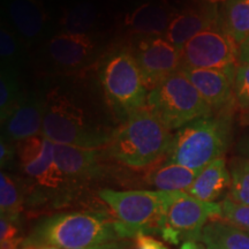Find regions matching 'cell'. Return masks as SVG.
<instances>
[{
  "mask_svg": "<svg viewBox=\"0 0 249 249\" xmlns=\"http://www.w3.org/2000/svg\"><path fill=\"white\" fill-rule=\"evenodd\" d=\"M173 134L149 110L140 108L114 130L107 155L134 170L151 167L166 157Z\"/></svg>",
  "mask_w": 249,
  "mask_h": 249,
  "instance_id": "cell-1",
  "label": "cell"
},
{
  "mask_svg": "<svg viewBox=\"0 0 249 249\" xmlns=\"http://www.w3.org/2000/svg\"><path fill=\"white\" fill-rule=\"evenodd\" d=\"M232 133L231 108L198 118L173 133L165 161L202 170L224 157Z\"/></svg>",
  "mask_w": 249,
  "mask_h": 249,
  "instance_id": "cell-2",
  "label": "cell"
},
{
  "mask_svg": "<svg viewBox=\"0 0 249 249\" xmlns=\"http://www.w3.org/2000/svg\"><path fill=\"white\" fill-rule=\"evenodd\" d=\"M114 130L97 126L73 99L58 90L45 97L42 135L54 144L103 149L110 144Z\"/></svg>",
  "mask_w": 249,
  "mask_h": 249,
  "instance_id": "cell-3",
  "label": "cell"
},
{
  "mask_svg": "<svg viewBox=\"0 0 249 249\" xmlns=\"http://www.w3.org/2000/svg\"><path fill=\"white\" fill-rule=\"evenodd\" d=\"M121 239L116 222L92 213H58L44 218L24 240L61 249H80Z\"/></svg>",
  "mask_w": 249,
  "mask_h": 249,
  "instance_id": "cell-4",
  "label": "cell"
},
{
  "mask_svg": "<svg viewBox=\"0 0 249 249\" xmlns=\"http://www.w3.org/2000/svg\"><path fill=\"white\" fill-rule=\"evenodd\" d=\"M98 196L117 217L116 226L120 238L133 239L141 233H160L163 230L169 193L103 188Z\"/></svg>",
  "mask_w": 249,
  "mask_h": 249,
  "instance_id": "cell-5",
  "label": "cell"
},
{
  "mask_svg": "<svg viewBox=\"0 0 249 249\" xmlns=\"http://www.w3.org/2000/svg\"><path fill=\"white\" fill-rule=\"evenodd\" d=\"M99 82L108 104L123 121L147 107L149 90L132 50L121 48L107 54L99 67Z\"/></svg>",
  "mask_w": 249,
  "mask_h": 249,
  "instance_id": "cell-6",
  "label": "cell"
},
{
  "mask_svg": "<svg viewBox=\"0 0 249 249\" xmlns=\"http://www.w3.org/2000/svg\"><path fill=\"white\" fill-rule=\"evenodd\" d=\"M147 107L171 132L213 113V108L181 71L149 91Z\"/></svg>",
  "mask_w": 249,
  "mask_h": 249,
  "instance_id": "cell-7",
  "label": "cell"
},
{
  "mask_svg": "<svg viewBox=\"0 0 249 249\" xmlns=\"http://www.w3.org/2000/svg\"><path fill=\"white\" fill-rule=\"evenodd\" d=\"M220 214V203L200 201L186 192L169 193L160 234L174 245L181 240L201 241L204 226L210 220L219 219Z\"/></svg>",
  "mask_w": 249,
  "mask_h": 249,
  "instance_id": "cell-8",
  "label": "cell"
},
{
  "mask_svg": "<svg viewBox=\"0 0 249 249\" xmlns=\"http://www.w3.org/2000/svg\"><path fill=\"white\" fill-rule=\"evenodd\" d=\"M181 67L219 70L235 74L239 45L224 30L222 21L193 37L181 50Z\"/></svg>",
  "mask_w": 249,
  "mask_h": 249,
  "instance_id": "cell-9",
  "label": "cell"
},
{
  "mask_svg": "<svg viewBox=\"0 0 249 249\" xmlns=\"http://www.w3.org/2000/svg\"><path fill=\"white\" fill-rule=\"evenodd\" d=\"M17 151L23 173L42 189L58 191L68 180L55 161L54 143L43 135L17 143Z\"/></svg>",
  "mask_w": 249,
  "mask_h": 249,
  "instance_id": "cell-10",
  "label": "cell"
},
{
  "mask_svg": "<svg viewBox=\"0 0 249 249\" xmlns=\"http://www.w3.org/2000/svg\"><path fill=\"white\" fill-rule=\"evenodd\" d=\"M133 53L149 91L181 68V53L165 36L140 37Z\"/></svg>",
  "mask_w": 249,
  "mask_h": 249,
  "instance_id": "cell-11",
  "label": "cell"
},
{
  "mask_svg": "<svg viewBox=\"0 0 249 249\" xmlns=\"http://www.w3.org/2000/svg\"><path fill=\"white\" fill-rule=\"evenodd\" d=\"M99 43L93 34L58 33L46 43L48 59L59 71H74L96 58Z\"/></svg>",
  "mask_w": 249,
  "mask_h": 249,
  "instance_id": "cell-12",
  "label": "cell"
},
{
  "mask_svg": "<svg viewBox=\"0 0 249 249\" xmlns=\"http://www.w3.org/2000/svg\"><path fill=\"white\" fill-rule=\"evenodd\" d=\"M180 71L201 93L208 105L213 111L231 108L235 102V74L219 70L181 67Z\"/></svg>",
  "mask_w": 249,
  "mask_h": 249,
  "instance_id": "cell-13",
  "label": "cell"
},
{
  "mask_svg": "<svg viewBox=\"0 0 249 249\" xmlns=\"http://www.w3.org/2000/svg\"><path fill=\"white\" fill-rule=\"evenodd\" d=\"M6 14L26 45L39 42L46 34L49 17L42 0H7Z\"/></svg>",
  "mask_w": 249,
  "mask_h": 249,
  "instance_id": "cell-14",
  "label": "cell"
},
{
  "mask_svg": "<svg viewBox=\"0 0 249 249\" xmlns=\"http://www.w3.org/2000/svg\"><path fill=\"white\" fill-rule=\"evenodd\" d=\"M45 97L38 92L27 93V97L12 116L1 124V136L12 143L22 142L42 135Z\"/></svg>",
  "mask_w": 249,
  "mask_h": 249,
  "instance_id": "cell-15",
  "label": "cell"
},
{
  "mask_svg": "<svg viewBox=\"0 0 249 249\" xmlns=\"http://www.w3.org/2000/svg\"><path fill=\"white\" fill-rule=\"evenodd\" d=\"M102 149L54 144V157L58 167L71 180H90L102 176Z\"/></svg>",
  "mask_w": 249,
  "mask_h": 249,
  "instance_id": "cell-16",
  "label": "cell"
},
{
  "mask_svg": "<svg viewBox=\"0 0 249 249\" xmlns=\"http://www.w3.org/2000/svg\"><path fill=\"white\" fill-rule=\"evenodd\" d=\"M219 21L220 18L213 6H208L207 8L202 9L188 8L177 12L169 24L165 38L181 52L183 46L193 37Z\"/></svg>",
  "mask_w": 249,
  "mask_h": 249,
  "instance_id": "cell-17",
  "label": "cell"
},
{
  "mask_svg": "<svg viewBox=\"0 0 249 249\" xmlns=\"http://www.w3.org/2000/svg\"><path fill=\"white\" fill-rule=\"evenodd\" d=\"M177 12L161 1H145L124 15V24L130 33L145 36H165Z\"/></svg>",
  "mask_w": 249,
  "mask_h": 249,
  "instance_id": "cell-18",
  "label": "cell"
},
{
  "mask_svg": "<svg viewBox=\"0 0 249 249\" xmlns=\"http://www.w3.org/2000/svg\"><path fill=\"white\" fill-rule=\"evenodd\" d=\"M231 186V173L224 157L211 161L196 177L191 188L186 193L197 200L216 203L223 193Z\"/></svg>",
  "mask_w": 249,
  "mask_h": 249,
  "instance_id": "cell-19",
  "label": "cell"
},
{
  "mask_svg": "<svg viewBox=\"0 0 249 249\" xmlns=\"http://www.w3.org/2000/svg\"><path fill=\"white\" fill-rule=\"evenodd\" d=\"M200 171L164 160L160 166L151 170L147 174L145 182L156 188V191L166 193L187 192Z\"/></svg>",
  "mask_w": 249,
  "mask_h": 249,
  "instance_id": "cell-20",
  "label": "cell"
},
{
  "mask_svg": "<svg viewBox=\"0 0 249 249\" xmlns=\"http://www.w3.org/2000/svg\"><path fill=\"white\" fill-rule=\"evenodd\" d=\"M201 241L220 249H249V234L224 219H213L204 226Z\"/></svg>",
  "mask_w": 249,
  "mask_h": 249,
  "instance_id": "cell-21",
  "label": "cell"
},
{
  "mask_svg": "<svg viewBox=\"0 0 249 249\" xmlns=\"http://www.w3.org/2000/svg\"><path fill=\"white\" fill-rule=\"evenodd\" d=\"M220 21L224 30L240 46L249 37V0H227Z\"/></svg>",
  "mask_w": 249,
  "mask_h": 249,
  "instance_id": "cell-22",
  "label": "cell"
},
{
  "mask_svg": "<svg viewBox=\"0 0 249 249\" xmlns=\"http://www.w3.org/2000/svg\"><path fill=\"white\" fill-rule=\"evenodd\" d=\"M99 13L92 2L80 1L65 11L60 20L61 33L91 34L97 26Z\"/></svg>",
  "mask_w": 249,
  "mask_h": 249,
  "instance_id": "cell-23",
  "label": "cell"
},
{
  "mask_svg": "<svg viewBox=\"0 0 249 249\" xmlns=\"http://www.w3.org/2000/svg\"><path fill=\"white\" fill-rule=\"evenodd\" d=\"M26 44L7 22L0 27V60L1 70L18 73L26 60Z\"/></svg>",
  "mask_w": 249,
  "mask_h": 249,
  "instance_id": "cell-24",
  "label": "cell"
},
{
  "mask_svg": "<svg viewBox=\"0 0 249 249\" xmlns=\"http://www.w3.org/2000/svg\"><path fill=\"white\" fill-rule=\"evenodd\" d=\"M23 208V188L13 176L1 171L0 173V214L18 222Z\"/></svg>",
  "mask_w": 249,
  "mask_h": 249,
  "instance_id": "cell-25",
  "label": "cell"
},
{
  "mask_svg": "<svg viewBox=\"0 0 249 249\" xmlns=\"http://www.w3.org/2000/svg\"><path fill=\"white\" fill-rule=\"evenodd\" d=\"M27 97L21 88L18 73L1 70L0 71V121L1 124L12 116Z\"/></svg>",
  "mask_w": 249,
  "mask_h": 249,
  "instance_id": "cell-26",
  "label": "cell"
},
{
  "mask_svg": "<svg viewBox=\"0 0 249 249\" xmlns=\"http://www.w3.org/2000/svg\"><path fill=\"white\" fill-rule=\"evenodd\" d=\"M231 186L227 197L238 204L249 205V160L242 156L230 161Z\"/></svg>",
  "mask_w": 249,
  "mask_h": 249,
  "instance_id": "cell-27",
  "label": "cell"
},
{
  "mask_svg": "<svg viewBox=\"0 0 249 249\" xmlns=\"http://www.w3.org/2000/svg\"><path fill=\"white\" fill-rule=\"evenodd\" d=\"M220 219L226 220L239 229L249 232V205L238 204L231 198L226 197L220 202Z\"/></svg>",
  "mask_w": 249,
  "mask_h": 249,
  "instance_id": "cell-28",
  "label": "cell"
},
{
  "mask_svg": "<svg viewBox=\"0 0 249 249\" xmlns=\"http://www.w3.org/2000/svg\"><path fill=\"white\" fill-rule=\"evenodd\" d=\"M234 96L239 107L249 110V62L239 64L236 68Z\"/></svg>",
  "mask_w": 249,
  "mask_h": 249,
  "instance_id": "cell-29",
  "label": "cell"
},
{
  "mask_svg": "<svg viewBox=\"0 0 249 249\" xmlns=\"http://www.w3.org/2000/svg\"><path fill=\"white\" fill-rule=\"evenodd\" d=\"M15 156H18L17 144L7 141L1 136V140H0V165H1L2 171L13 164Z\"/></svg>",
  "mask_w": 249,
  "mask_h": 249,
  "instance_id": "cell-30",
  "label": "cell"
},
{
  "mask_svg": "<svg viewBox=\"0 0 249 249\" xmlns=\"http://www.w3.org/2000/svg\"><path fill=\"white\" fill-rule=\"evenodd\" d=\"M130 249H169L167 246L154 236L147 234V233H141L135 238H133V246Z\"/></svg>",
  "mask_w": 249,
  "mask_h": 249,
  "instance_id": "cell-31",
  "label": "cell"
},
{
  "mask_svg": "<svg viewBox=\"0 0 249 249\" xmlns=\"http://www.w3.org/2000/svg\"><path fill=\"white\" fill-rule=\"evenodd\" d=\"M18 222L8 219L6 217H0V241L13 240L18 238Z\"/></svg>",
  "mask_w": 249,
  "mask_h": 249,
  "instance_id": "cell-32",
  "label": "cell"
},
{
  "mask_svg": "<svg viewBox=\"0 0 249 249\" xmlns=\"http://www.w3.org/2000/svg\"><path fill=\"white\" fill-rule=\"evenodd\" d=\"M133 246V239H116V240H111L107 242H103V244L89 246L86 248L80 249H130Z\"/></svg>",
  "mask_w": 249,
  "mask_h": 249,
  "instance_id": "cell-33",
  "label": "cell"
},
{
  "mask_svg": "<svg viewBox=\"0 0 249 249\" xmlns=\"http://www.w3.org/2000/svg\"><path fill=\"white\" fill-rule=\"evenodd\" d=\"M239 62L240 64L249 62V37L239 46Z\"/></svg>",
  "mask_w": 249,
  "mask_h": 249,
  "instance_id": "cell-34",
  "label": "cell"
},
{
  "mask_svg": "<svg viewBox=\"0 0 249 249\" xmlns=\"http://www.w3.org/2000/svg\"><path fill=\"white\" fill-rule=\"evenodd\" d=\"M23 240L20 238L13 239V240L0 241V249H21Z\"/></svg>",
  "mask_w": 249,
  "mask_h": 249,
  "instance_id": "cell-35",
  "label": "cell"
},
{
  "mask_svg": "<svg viewBox=\"0 0 249 249\" xmlns=\"http://www.w3.org/2000/svg\"><path fill=\"white\" fill-rule=\"evenodd\" d=\"M238 151L240 152L242 157H246L249 160V136L242 138L238 143Z\"/></svg>",
  "mask_w": 249,
  "mask_h": 249,
  "instance_id": "cell-36",
  "label": "cell"
},
{
  "mask_svg": "<svg viewBox=\"0 0 249 249\" xmlns=\"http://www.w3.org/2000/svg\"><path fill=\"white\" fill-rule=\"evenodd\" d=\"M179 249H209V248H208L203 242L188 240V241H183Z\"/></svg>",
  "mask_w": 249,
  "mask_h": 249,
  "instance_id": "cell-37",
  "label": "cell"
},
{
  "mask_svg": "<svg viewBox=\"0 0 249 249\" xmlns=\"http://www.w3.org/2000/svg\"><path fill=\"white\" fill-rule=\"evenodd\" d=\"M21 249H39V246L37 244H33V242H28L26 240H23Z\"/></svg>",
  "mask_w": 249,
  "mask_h": 249,
  "instance_id": "cell-38",
  "label": "cell"
},
{
  "mask_svg": "<svg viewBox=\"0 0 249 249\" xmlns=\"http://www.w3.org/2000/svg\"><path fill=\"white\" fill-rule=\"evenodd\" d=\"M204 1L209 6H213V7H216V6L219 4H225L227 0H204Z\"/></svg>",
  "mask_w": 249,
  "mask_h": 249,
  "instance_id": "cell-39",
  "label": "cell"
},
{
  "mask_svg": "<svg viewBox=\"0 0 249 249\" xmlns=\"http://www.w3.org/2000/svg\"><path fill=\"white\" fill-rule=\"evenodd\" d=\"M37 245L39 246V249H61L52 245H45V244H37Z\"/></svg>",
  "mask_w": 249,
  "mask_h": 249,
  "instance_id": "cell-40",
  "label": "cell"
},
{
  "mask_svg": "<svg viewBox=\"0 0 249 249\" xmlns=\"http://www.w3.org/2000/svg\"><path fill=\"white\" fill-rule=\"evenodd\" d=\"M208 248L209 249H220V248H218V247H216V246H207Z\"/></svg>",
  "mask_w": 249,
  "mask_h": 249,
  "instance_id": "cell-41",
  "label": "cell"
},
{
  "mask_svg": "<svg viewBox=\"0 0 249 249\" xmlns=\"http://www.w3.org/2000/svg\"><path fill=\"white\" fill-rule=\"evenodd\" d=\"M247 118H248V121H249V110H248V113H247Z\"/></svg>",
  "mask_w": 249,
  "mask_h": 249,
  "instance_id": "cell-42",
  "label": "cell"
},
{
  "mask_svg": "<svg viewBox=\"0 0 249 249\" xmlns=\"http://www.w3.org/2000/svg\"><path fill=\"white\" fill-rule=\"evenodd\" d=\"M247 233H248V234H249V232H247Z\"/></svg>",
  "mask_w": 249,
  "mask_h": 249,
  "instance_id": "cell-43",
  "label": "cell"
}]
</instances>
